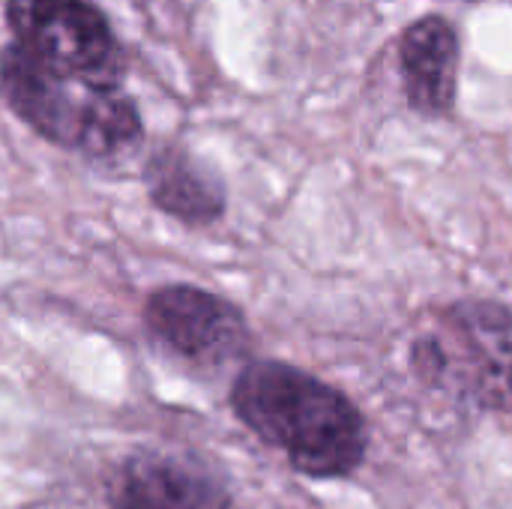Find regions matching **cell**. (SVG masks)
<instances>
[{
    "label": "cell",
    "instance_id": "cell-6",
    "mask_svg": "<svg viewBox=\"0 0 512 509\" xmlns=\"http://www.w3.org/2000/svg\"><path fill=\"white\" fill-rule=\"evenodd\" d=\"M108 509H231L225 477L204 459L174 450H138L105 486Z\"/></svg>",
    "mask_w": 512,
    "mask_h": 509
},
{
    "label": "cell",
    "instance_id": "cell-2",
    "mask_svg": "<svg viewBox=\"0 0 512 509\" xmlns=\"http://www.w3.org/2000/svg\"><path fill=\"white\" fill-rule=\"evenodd\" d=\"M0 96L36 135L84 159H120L144 138L123 81L57 72L15 45L0 51Z\"/></svg>",
    "mask_w": 512,
    "mask_h": 509
},
{
    "label": "cell",
    "instance_id": "cell-4",
    "mask_svg": "<svg viewBox=\"0 0 512 509\" xmlns=\"http://www.w3.org/2000/svg\"><path fill=\"white\" fill-rule=\"evenodd\" d=\"M6 27L12 45L48 69L123 81L117 36L90 0H6Z\"/></svg>",
    "mask_w": 512,
    "mask_h": 509
},
{
    "label": "cell",
    "instance_id": "cell-7",
    "mask_svg": "<svg viewBox=\"0 0 512 509\" xmlns=\"http://www.w3.org/2000/svg\"><path fill=\"white\" fill-rule=\"evenodd\" d=\"M405 99L423 117H444L456 105L459 36L450 21L429 15L414 21L399 42Z\"/></svg>",
    "mask_w": 512,
    "mask_h": 509
},
{
    "label": "cell",
    "instance_id": "cell-8",
    "mask_svg": "<svg viewBox=\"0 0 512 509\" xmlns=\"http://www.w3.org/2000/svg\"><path fill=\"white\" fill-rule=\"evenodd\" d=\"M144 186L156 210L192 228L219 222L228 207L222 177L177 144H165L147 159Z\"/></svg>",
    "mask_w": 512,
    "mask_h": 509
},
{
    "label": "cell",
    "instance_id": "cell-5",
    "mask_svg": "<svg viewBox=\"0 0 512 509\" xmlns=\"http://www.w3.org/2000/svg\"><path fill=\"white\" fill-rule=\"evenodd\" d=\"M144 324L171 354L201 369L240 363L252 348L243 309L198 285L156 288L144 303Z\"/></svg>",
    "mask_w": 512,
    "mask_h": 509
},
{
    "label": "cell",
    "instance_id": "cell-1",
    "mask_svg": "<svg viewBox=\"0 0 512 509\" xmlns=\"http://www.w3.org/2000/svg\"><path fill=\"white\" fill-rule=\"evenodd\" d=\"M234 417L309 480H345L369 450L360 408L318 375L282 363H246L228 393Z\"/></svg>",
    "mask_w": 512,
    "mask_h": 509
},
{
    "label": "cell",
    "instance_id": "cell-3",
    "mask_svg": "<svg viewBox=\"0 0 512 509\" xmlns=\"http://www.w3.org/2000/svg\"><path fill=\"white\" fill-rule=\"evenodd\" d=\"M414 375L474 411H512V309L465 297L441 309L438 327L411 342Z\"/></svg>",
    "mask_w": 512,
    "mask_h": 509
}]
</instances>
